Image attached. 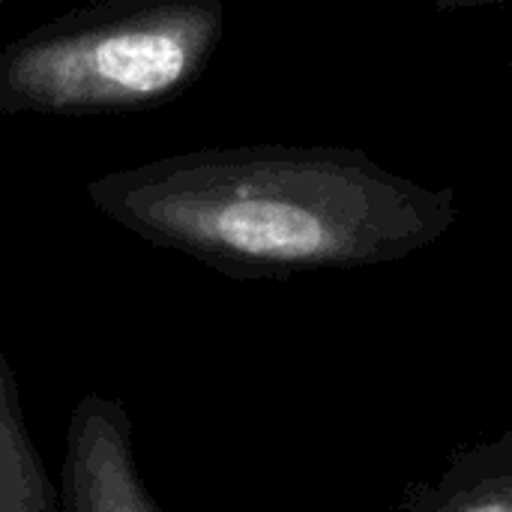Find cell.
<instances>
[{
    "label": "cell",
    "mask_w": 512,
    "mask_h": 512,
    "mask_svg": "<svg viewBox=\"0 0 512 512\" xmlns=\"http://www.w3.org/2000/svg\"><path fill=\"white\" fill-rule=\"evenodd\" d=\"M225 33L219 0H102L0 48V117L150 111L183 96Z\"/></svg>",
    "instance_id": "cell-2"
},
{
    "label": "cell",
    "mask_w": 512,
    "mask_h": 512,
    "mask_svg": "<svg viewBox=\"0 0 512 512\" xmlns=\"http://www.w3.org/2000/svg\"><path fill=\"white\" fill-rule=\"evenodd\" d=\"M0 512H60L57 486L30 441L18 387L0 351Z\"/></svg>",
    "instance_id": "cell-5"
},
{
    "label": "cell",
    "mask_w": 512,
    "mask_h": 512,
    "mask_svg": "<svg viewBox=\"0 0 512 512\" xmlns=\"http://www.w3.org/2000/svg\"><path fill=\"white\" fill-rule=\"evenodd\" d=\"M396 512H512V429L450 456L432 483H414Z\"/></svg>",
    "instance_id": "cell-4"
},
{
    "label": "cell",
    "mask_w": 512,
    "mask_h": 512,
    "mask_svg": "<svg viewBox=\"0 0 512 512\" xmlns=\"http://www.w3.org/2000/svg\"><path fill=\"white\" fill-rule=\"evenodd\" d=\"M132 435L120 399L87 393L75 402L57 480L60 512H162L138 471Z\"/></svg>",
    "instance_id": "cell-3"
},
{
    "label": "cell",
    "mask_w": 512,
    "mask_h": 512,
    "mask_svg": "<svg viewBox=\"0 0 512 512\" xmlns=\"http://www.w3.org/2000/svg\"><path fill=\"white\" fill-rule=\"evenodd\" d=\"M114 225L231 279H285L402 261L459 219L429 189L351 147H201L87 183Z\"/></svg>",
    "instance_id": "cell-1"
}]
</instances>
